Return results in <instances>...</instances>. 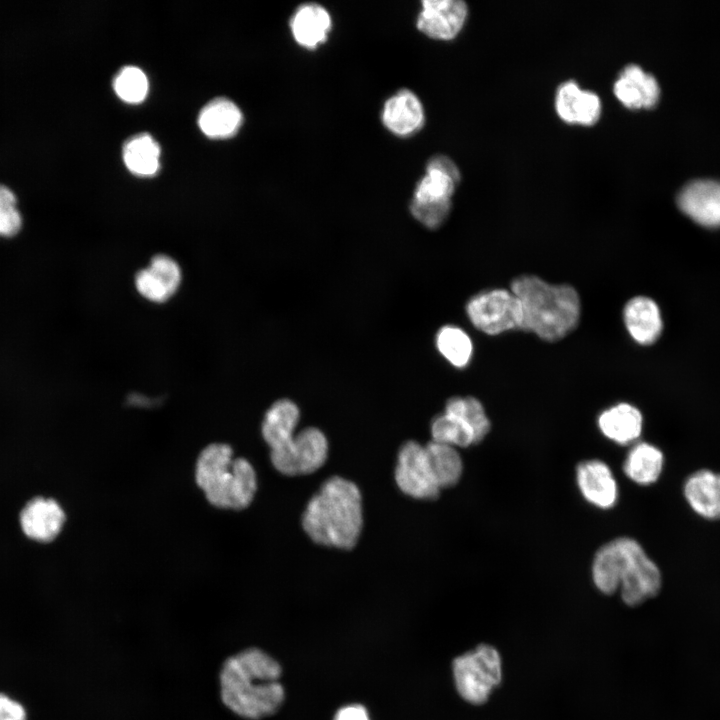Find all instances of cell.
I'll use <instances>...</instances> for the list:
<instances>
[{
    "label": "cell",
    "instance_id": "cell-10",
    "mask_svg": "<svg viewBox=\"0 0 720 720\" xmlns=\"http://www.w3.org/2000/svg\"><path fill=\"white\" fill-rule=\"evenodd\" d=\"M468 16L462 0H424L417 17V28L429 38L452 40L463 29Z\"/></svg>",
    "mask_w": 720,
    "mask_h": 720
},
{
    "label": "cell",
    "instance_id": "cell-33",
    "mask_svg": "<svg viewBox=\"0 0 720 720\" xmlns=\"http://www.w3.org/2000/svg\"><path fill=\"white\" fill-rule=\"evenodd\" d=\"M581 89L577 82L569 80L563 82L555 94V110L559 118L568 123L575 124L574 106Z\"/></svg>",
    "mask_w": 720,
    "mask_h": 720
},
{
    "label": "cell",
    "instance_id": "cell-18",
    "mask_svg": "<svg viewBox=\"0 0 720 720\" xmlns=\"http://www.w3.org/2000/svg\"><path fill=\"white\" fill-rule=\"evenodd\" d=\"M683 494L696 514L708 520L720 519V473L709 469L693 472L685 480Z\"/></svg>",
    "mask_w": 720,
    "mask_h": 720
},
{
    "label": "cell",
    "instance_id": "cell-30",
    "mask_svg": "<svg viewBox=\"0 0 720 720\" xmlns=\"http://www.w3.org/2000/svg\"><path fill=\"white\" fill-rule=\"evenodd\" d=\"M113 86L120 99L132 104L142 102L148 92L147 77L135 66L122 68L114 78Z\"/></svg>",
    "mask_w": 720,
    "mask_h": 720
},
{
    "label": "cell",
    "instance_id": "cell-28",
    "mask_svg": "<svg viewBox=\"0 0 720 720\" xmlns=\"http://www.w3.org/2000/svg\"><path fill=\"white\" fill-rule=\"evenodd\" d=\"M431 435L432 441L452 447H467L476 443L470 427L461 419L445 412L433 419Z\"/></svg>",
    "mask_w": 720,
    "mask_h": 720
},
{
    "label": "cell",
    "instance_id": "cell-8",
    "mask_svg": "<svg viewBox=\"0 0 720 720\" xmlns=\"http://www.w3.org/2000/svg\"><path fill=\"white\" fill-rule=\"evenodd\" d=\"M328 442L315 427H307L279 447L271 450V461L277 471L288 476L310 474L326 462Z\"/></svg>",
    "mask_w": 720,
    "mask_h": 720
},
{
    "label": "cell",
    "instance_id": "cell-29",
    "mask_svg": "<svg viewBox=\"0 0 720 720\" xmlns=\"http://www.w3.org/2000/svg\"><path fill=\"white\" fill-rule=\"evenodd\" d=\"M456 184L448 174L435 169H426L425 175L416 185L412 199L420 202L451 201Z\"/></svg>",
    "mask_w": 720,
    "mask_h": 720
},
{
    "label": "cell",
    "instance_id": "cell-13",
    "mask_svg": "<svg viewBox=\"0 0 720 720\" xmlns=\"http://www.w3.org/2000/svg\"><path fill=\"white\" fill-rule=\"evenodd\" d=\"M64 522V510L51 498L36 497L30 500L20 513L23 533L37 542L54 540L62 530Z\"/></svg>",
    "mask_w": 720,
    "mask_h": 720
},
{
    "label": "cell",
    "instance_id": "cell-1",
    "mask_svg": "<svg viewBox=\"0 0 720 720\" xmlns=\"http://www.w3.org/2000/svg\"><path fill=\"white\" fill-rule=\"evenodd\" d=\"M280 664L259 648L228 657L219 672L220 698L239 717L258 720L278 711L285 698Z\"/></svg>",
    "mask_w": 720,
    "mask_h": 720
},
{
    "label": "cell",
    "instance_id": "cell-2",
    "mask_svg": "<svg viewBox=\"0 0 720 720\" xmlns=\"http://www.w3.org/2000/svg\"><path fill=\"white\" fill-rule=\"evenodd\" d=\"M593 581L604 594L620 588L623 602L638 606L655 597L662 587L660 569L632 538L621 537L602 546L595 555Z\"/></svg>",
    "mask_w": 720,
    "mask_h": 720
},
{
    "label": "cell",
    "instance_id": "cell-26",
    "mask_svg": "<svg viewBox=\"0 0 720 720\" xmlns=\"http://www.w3.org/2000/svg\"><path fill=\"white\" fill-rule=\"evenodd\" d=\"M435 344L439 353L456 368H465L472 358V340L458 326H442L436 334Z\"/></svg>",
    "mask_w": 720,
    "mask_h": 720
},
{
    "label": "cell",
    "instance_id": "cell-14",
    "mask_svg": "<svg viewBox=\"0 0 720 720\" xmlns=\"http://www.w3.org/2000/svg\"><path fill=\"white\" fill-rule=\"evenodd\" d=\"M615 97L628 109L653 108L660 97L656 78L636 64L623 68L614 82Z\"/></svg>",
    "mask_w": 720,
    "mask_h": 720
},
{
    "label": "cell",
    "instance_id": "cell-6",
    "mask_svg": "<svg viewBox=\"0 0 720 720\" xmlns=\"http://www.w3.org/2000/svg\"><path fill=\"white\" fill-rule=\"evenodd\" d=\"M455 687L468 703L482 705L502 681V660L492 645L480 644L452 663Z\"/></svg>",
    "mask_w": 720,
    "mask_h": 720
},
{
    "label": "cell",
    "instance_id": "cell-25",
    "mask_svg": "<svg viewBox=\"0 0 720 720\" xmlns=\"http://www.w3.org/2000/svg\"><path fill=\"white\" fill-rule=\"evenodd\" d=\"M424 447L438 487L441 489L454 486L463 471V463L455 447L435 441Z\"/></svg>",
    "mask_w": 720,
    "mask_h": 720
},
{
    "label": "cell",
    "instance_id": "cell-11",
    "mask_svg": "<svg viewBox=\"0 0 720 720\" xmlns=\"http://www.w3.org/2000/svg\"><path fill=\"white\" fill-rule=\"evenodd\" d=\"M679 209L696 223L720 227V182L701 179L686 184L677 196Z\"/></svg>",
    "mask_w": 720,
    "mask_h": 720
},
{
    "label": "cell",
    "instance_id": "cell-34",
    "mask_svg": "<svg viewBox=\"0 0 720 720\" xmlns=\"http://www.w3.org/2000/svg\"><path fill=\"white\" fill-rule=\"evenodd\" d=\"M23 224V214L18 205L0 206V237H15L21 232Z\"/></svg>",
    "mask_w": 720,
    "mask_h": 720
},
{
    "label": "cell",
    "instance_id": "cell-35",
    "mask_svg": "<svg viewBox=\"0 0 720 720\" xmlns=\"http://www.w3.org/2000/svg\"><path fill=\"white\" fill-rule=\"evenodd\" d=\"M0 720H26L25 708L9 696L0 694Z\"/></svg>",
    "mask_w": 720,
    "mask_h": 720
},
{
    "label": "cell",
    "instance_id": "cell-19",
    "mask_svg": "<svg viewBox=\"0 0 720 720\" xmlns=\"http://www.w3.org/2000/svg\"><path fill=\"white\" fill-rule=\"evenodd\" d=\"M331 27L329 12L316 3L299 6L290 20L294 40L306 49H315L323 44L328 39Z\"/></svg>",
    "mask_w": 720,
    "mask_h": 720
},
{
    "label": "cell",
    "instance_id": "cell-24",
    "mask_svg": "<svg viewBox=\"0 0 720 720\" xmlns=\"http://www.w3.org/2000/svg\"><path fill=\"white\" fill-rule=\"evenodd\" d=\"M160 147L147 133L130 137L123 146V160L130 172L138 176H152L159 169Z\"/></svg>",
    "mask_w": 720,
    "mask_h": 720
},
{
    "label": "cell",
    "instance_id": "cell-23",
    "mask_svg": "<svg viewBox=\"0 0 720 720\" xmlns=\"http://www.w3.org/2000/svg\"><path fill=\"white\" fill-rule=\"evenodd\" d=\"M663 466L662 451L650 443L641 442L629 451L623 469L632 481L646 486L659 479Z\"/></svg>",
    "mask_w": 720,
    "mask_h": 720
},
{
    "label": "cell",
    "instance_id": "cell-31",
    "mask_svg": "<svg viewBox=\"0 0 720 720\" xmlns=\"http://www.w3.org/2000/svg\"><path fill=\"white\" fill-rule=\"evenodd\" d=\"M451 201L420 202L414 199L410 203L412 216L429 229L439 228L448 218Z\"/></svg>",
    "mask_w": 720,
    "mask_h": 720
},
{
    "label": "cell",
    "instance_id": "cell-12",
    "mask_svg": "<svg viewBox=\"0 0 720 720\" xmlns=\"http://www.w3.org/2000/svg\"><path fill=\"white\" fill-rule=\"evenodd\" d=\"M182 280L178 263L170 256L152 257L148 267L137 272L135 286L138 293L153 303H164L175 294Z\"/></svg>",
    "mask_w": 720,
    "mask_h": 720
},
{
    "label": "cell",
    "instance_id": "cell-32",
    "mask_svg": "<svg viewBox=\"0 0 720 720\" xmlns=\"http://www.w3.org/2000/svg\"><path fill=\"white\" fill-rule=\"evenodd\" d=\"M602 110L599 96L588 90H581L574 107L575 124L592 126L600 118Z\"/></svg>",
    "mask_w": 720,
    "mask_h": 720
},
{
    "label": "cell",
    "instance_id": "cell-37",
    "mask_svg": "<svg viewBox=\"0 0 720 720\" xmlns=\"http://www.w3.org/2000/svg\"><path fill=\"white\" fill-rule=\"evenodd\" d=\"M334 720H371L367 709L361 704H349L341 707Z\"/></svg>",
    "mask_w": 720,
    "mask_h": 720
},
{
    "label": "cell",
    "instance_id": "cell-3",
    "mask_svg": "<svg viewBox=\"0 0 720 720\" xmlns=\"http://www.w3.org/2000/svg\"><path fill=\"white\" fill-rule=\"evenodd\" d=\"M302 525L317 544L339 549L353 548L363 525L358 487L339 476L327 479L308 502Z\"/></svg>",
    "mask_w": 720,
    "mask_h": 720
},
{
    "label": "cell",
    "instance_id": "cell-21",
    "mask_svg": "<svg viewBox=\"0 0 720 720\" xmlns=\"http://www.w3.org/2000/svg\"><path fill=\"white\" fill-rule=\"evenodd\" d=\"M242 113L231 100L218 97L200 111L198 125L210 138H227L236 134L242 124Z\"/></svg>",
    "mask_w": 720,
    "mask_h": 720
},
{
    "label": "cell",
    "instance_id": "cell-38",
    "mask_svg": "<svg viewBox=\"0 0 720 720\" xmlns=\"http://www.w3.org/2000/svg\"><path fill=\"white\" fill-rule=\"evenodd\" d=\"M4 205H18V196L10 185L0 182V206Z\"/></svg>",
    "mask_w": 720,
    "mask_h": 720
},
{
    "label": "cell",
    "instance_id": "cell-5",
    "mask_svg": "<svg viewBox=\"0 0 720 720\" xmlns=\"http://www.w3.org/2000/svg\"><path fill=\"white\" fill-rule=\"evenodd\" d=\"M195 479L210 504L240 510L250 505L257 478L253 466L244 458H234L231 447L213 443L198 456Z\"/></svg>",
    "mask_w": 720,
    "mask_h": 720
},
{
    "label": "cell",
    "instance_id": "cell-15",
    "mask_svg": "<svg viewBox=\"0 0 720 720\" xmlns=\"http://www.w3.org/2000/svg\"><path fill=\"white\" fill-rule=\"evenodd\" d=\"M381 120L387 130L400 137L420 130L425 121L422 102L409 89H401L384 103Z\"/></svg>",
    "mask_w": 720,
    "mask_h": 720
},
{
    "label": "cell",
    "instance_id": "cell-4",
    "mask_svg": "<svg viewBox=\"0 0 720 720\" xmlns=\"http://www.w3.org/2000/svg\"><path fill=\"white\" fill-rule=\"evenodd\" d=\"M510 290L521 304V330L556 342L577 327L581 301L573 286L551 284L536 275L525 274L512 280Z\"/></svg>",
    "mask_w": 720,
    "mask_h": 720
},
{
    "label": "cell",
    "instance_id": "cell-7",
    "mask_svg": "<svg viewBox=\"0 0 720 720\" xmlns=\"http://www.w3.org/2000/svg\"><path fill=\"white\" fill-rule=\"evenodd\" d=\"M465 310L473 326L487 335L521 330V304L511 290L496 288L479 292L468 300Z\"/></svg>",
    "mask_w": 720,
    "mask_h": 720
},
{
    "label": "cell",
    "instance_id": "cell-20",
    "mask_svg": "<svg viewBox=\"0 0 720 720\" xmlns=\"http://www.w3.org/2000/svg\"><path fill=\"white\" fill-rule=\"evenodd\" d=\"M642 424L641 412L628 403L614 405L603 411L598 418L601 432L621 445L637 440L642 432Z\"/></svg>",
    "mask_w": 720,
    "mask_h": 720
},
{
    "label": "cell",
    "instance_id": "cell-9",
    "mask_svg": "<svg viewBox=\"0 0 720 720\" xmlns=\"http://www.w3.org/2000/svg\"><path fill=\"white\" fill-rule=\"evenodd\" d=\"M395 481L403 493L416 499L432 500L440 492L425 447L415 441H408L400 448Z\"/></svg>",
    "mask_w": 720,
    "mask_h": 720
},
{
    "label": "cell",
    "instance_id": "cell-17",
    "mask_svg": "<svg viewBox=\"0 0 720 720\" xmlns=\"http://www.w3.org/2000/svg\"><path fill=\"white\" fill-rule=\"evenodd\" d=\"M577 483L584 498L599 508L608 509L617 501V483L610 468L602 461L580 463L577 467Z\"/></svg>",
    "mask_w": 720,
    "mask_h": 720
},
{
    "label": "cell",
    "instance_id": "cell-16",
    "mask_svg": "<svg viewBox=\"0 0 720 720\" xmlns=\"http://www.w3.org/2000/svg\"><path fill=\"white\" fill-rule=\"evenodd\" d=\"M623 320L632 339L651 345L660 337L663 322L658 305L647 296H635L624 306Z\"/></svg>",
    "mask_w": 720,
    "mask_h": 720
},
{
    "label": "cell",
    "instance_id": "cell-22",
    "mask_svg": "<svg viewBox=\"0 0 720 720\" xmlns=\"http://www.w3.org/2000/svg\"><path fill=\"white\" fill-rule=\"evenodd\" d=\"M299 418L298 406L289 399L277 400L270 406L262 423V435L270 450L279 447L294 436Z\"/></svg>",
    "mask_w": 720,
    "mask_h": 720
},
{
    "label": "cell",
    "instance_id": "cell-36",
    "mask_svg": "<svg viewBox=\"0 0 720 720\" xmlns=\"http://www.w3.org/2000/svg\"><path fill=\"white\" fill-rule=\"evenodd\" d=\"M426 169H435L448 174L458 184L461 178L460 171L453 160L445 155H436L432 157L427 165Z\"/></svg>",
    "mask_w": 720,
    "mask_h": 720
},
{
    "label": "cell",
    "instance_id": "cell-27",
    "mask_svg": "<svg viewBox=\"0 0 720 720\" xmlns=\"http://www.w3.org/2000/svg\"><path fill=\"white\" fill-rule=\"evenodd\" d=\"M445 413L461 419L472 430L476 443L490 430V421L481 402L471 396L452 397L446 402Z\"/></svg>",
    "mask_w": 720,
    "mask_h": 720
}]
</instances>
